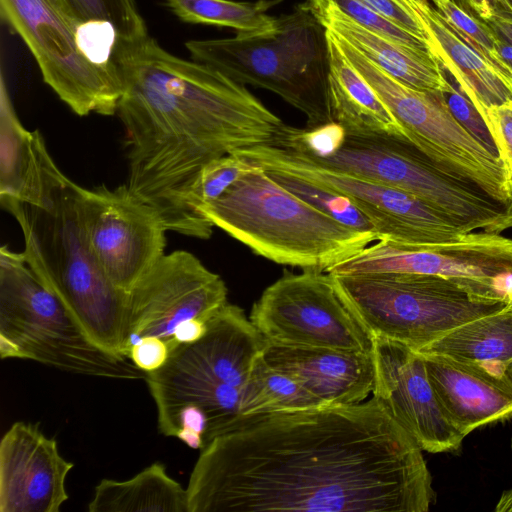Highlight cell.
<instances>
[{
  "mask_svg": "<svg viewBox=\"0 0 512 512\" xmlns=\"http://www.w3.org/2000/svg\"><path fill=\"white\" fill-rule=\"evenodd\" d=\"M188 512H426L422 449L368 401L237 415L201 449Z\"/></svg>",
  "mask_w": 512,
  "mask_h": 512,
  "instance_id": "1",
  "label": "cell"
},
{
  "mask_svg": "<svg viewBox=\"0 0 512 512\" xmlns=\"http://www.w3.org/2000/svg\"><path fill=\"white\" fill-rule=\"evenodd\" d=\"M122 82L117 115L125 131L130 191L168 231L208 239L213 225L190 209V190L218 157L271 144L284 122L219 70L165 50L149 34L117 40Z\"/></svg>",
  "mask_w": 512,
  "mask_h": 512,
  "instance_id": "2",
  "label": "cell"
},
{
  "mask_svg": "<svg viewBox=\"0 0 512 512\" xmlns=\"http://www.w3.org/2000/svg\"><path fill=\"white\" fill-rule=\"evenodd\" d=\"M76 188L49 153L30 190L0 202L18 223L24 259L41 283L95 344L126 357L128 294L108 280L86 244Z\"/></svg>",
  "mask_w": 512,
  "mask_h": 512,
  "instance_id": "3",
  "label": "cell"
},
{
  "mask_svg": "<svg viewBox=\"0 0 512 512\" xmlns=\"http://www.w3.org/2000/svg\"><path fill=\"white\" fill-rule=\"evenodd\" d=\"M285 148L320 166L403 190L444 213L469 232L512 228V206L456 178L404 136L356 135L330 122L290 127Z\"/></svg>",
  "mask_w": 512,
  "mask_h": 512,
  "instance_id": "4",
  "label": "cell"
},
{
  "mask_svg": "<svg viewBox=\"0 0 512 512\" xmlns=\"http://www.w3.org/2000/svg\"><path fill=\"white\" fill-rule=\"evenodd\" d=\"M201 214L255 254L303 270L327 272L379 240L317 210L258 165Z\"/></svg>",
  "mask_w": 512,
  "mask_h": 512,
  "instance_id": "5",
  "label": "cell"
},
{
  "mask_svg": "<svg viewBox=\"0 0 512 512\" xmlns=\"http://www.w3.org/2000/svg\"><path fill=\"white\" fill-rule=\"evenodd\" d=\"M206 326L201 338L175 346L164 365L144 377L156 405L159 432L173 437L178 413L196 408L208 422L204 446L239 415L252 369L268 346L243 309L228 302Z\"/></svg>",
  "mask_w": 512,
  "mask_h": 512,
  "instance_id": "6",
  "label": "cell"
},
{
  "mask_svg": "<svg viewBox=\"0 0 512 512\" xmlns=\"http://www.w3.org/2000/svg\"><path fill=\"white\" fill-rule=\"evenodd\" d=\"M185 46L192 60L280 96L306 116L307 128L332 122L327 31L305 3L277 17L269 33L190 40Z\"/></svg>",
  "mask_w": 512,
  "mask_h": 512,
  "instance_id": "7",
  "label": "cell"
},
{
  "mask_svg": "<svg viewBox=\"0 0 512 512\" xmlns=\"http://www.w3.org/2000/svg\"><path fill=\"white\" fill-rule=\"evenodd\" d=\"M0 357L36 361L86 376L140 379L130 358L95 344L27 265L22 252L0 249Z\"/></svg>",
  "mask_w": 512,
  "mask_h": 512,
  "instance_id": "8",
  "label": "cell"
},
{
  "mask_svg": "<svg viewBox=\"0 0 512 512\" xmlns=\"http://www.w3.org/2000/svg\"><path fill=\"white\" fill-rule=\"evenodd\" d=\"M330 276L342 301L372 338L414 351L509 304L436 275L377 272Z\"/></svg>",
  "mask_w": 512,
  "mask_h": 512,
  "instance_id": "9",
  "label": "cell"
},
{
  "mask_svg": "<svg viewBox=\"0 0 512 512\" xmlns=\"http://www.w3.org/2000/svg\"><path fill=\"white\" fill-rule=\"evenodd\" d=\"M0 8L44 82L75 114H117L123 87L116 64L95 63L84 53L80 30L85 20L66 0H0Z\"/></svg>",
  "mask_w": 512,
  "mask_h": 512,
  "instance_id": "10",
  "label": "cell"
},
{
  "mask_svg": "<svg viewBox=\"0 0 512 512\" xmlns=\"http://www.w3.org/2000/svg\"><path fill=\"white\" fill-rule=\"evenodd\" d=\"M332 34L350 62L386 104L411 143L448 174L472 183L496 200L512 206L509 178L500 158L454 118L440 91L405 85Z\"/></svg>",
  "mask_w": 512,
  "mask_h": 512,
  "instance_id": "11",
  "label": "cell"
},
{
  "mask_svg": "<svg viewBox=\"0 0 512 512\" xmlns=\"http://www.w3.org/2000/svg\"><path fill=\"white\" fill-rule=\"evenodd\" d=\"M233 153L253 165L285 171L346 196L369 219L379 240L434 245L459 241L469 233L444 213L403 190L320 166L285 148L263 144Z\"/></svg>",
  "mask_w": 512,
  "mask_h": 512,
  "instance_id": "12",
  "label": "cell"
},
{
  "mask_svg": "<svg viewBox=\"0 0 512 512\" xmlns=\"http://www.w3.org/2000/svg\"><path fill=\"white\" fill-rule=\"evenodd\" d=\"M249 319L270 345L367 353L374 347L326 272L285 273L263 291Z\"/></svg>",
  "mask_w": 512,
  "mask_h": 512,
  "instance_id": "13",
  "label": "cell"
},
{
  "mask_svg": "<svg viewBox=\"0 0 512 512\" xmlns=\"http://www.w3.org/2000/svg\"><path fill=\"white\" fill-rule=\"evenodd\" d=\"M377 272L441 276L483 297L512 303V239L480 231L434 245L379 240L327 271L332 275Z\"/></svg>",
  "mask_w": 512,
  "mask_h": 512,
  "instance_id": "14",
  "label": "cell"
},
{
  "mask_svg": "<svg viewBox=\"0 0 512 512\" xmlns=\"http://www.w3.org/2000/svg\"><path fill=\"white\" fill-rule=\"evenodd\" d=\"M76 204L91 254L108 280L128 294L165 254L168 230L159 214L126 184H77Z\"/></svg>",
  "mask_w": 512,
  "mask_h": 512,
  "instance_id": "15",
  "label": "cell"
},
{
  "mask_svg": "<svg viewBox=\"0 0 512 512\" xmlns=\"http://www.w3.org/2000/svg\"><path fill=\"white\" fill-rule=\"evenodd\" d=\"M227 293L222 278L193 253H165L128 293L127 357L146 337L160 338L171 351L177 327L192 319L206 322L227 303Z\"/></svg>",
  "mask_w": 512,
  "mask_h": 512,
  "instance_id": "16",
  "label": "cell"
},
{
  "mask_svg": "<svg viewBox=\"0 0 512 512\" xmlns=\"http://www.w3.org/2000/svg\"><path fill=\"white\" fill-rule=\"evenodd\" d=\"M373 396L429 453L457 450L465 436L445 414L427 374L421 354L405 345L373 338Z\"/></svg>",
  "mask_w": 512,
  "mask_h": 512,
  "instance_id": "17",
  "label": "cell"
},
{
  "mask_svg": "<svg viewBox=\"0 0 512 512\" xmlns=\"http://www.w3.org/2000/svg\"><path fill=\"white\" fill-rule=\"evenodd\" d=\"M73 467L37 423H13L0 442V512H58Z\"/></svg>",
  "mask_w": 512,
  "mask_h": 512,
  "instance_id": "18",
  "label": "cell"
},
{
  "mask_svg": "<svg viewBox=\"0 0 512 512\" xmlns=\"http://www.w3.org/2000/svg\"><path fill=\"white\" fill-rule=\"evenodd\" d=\"M421 355L445 414L465 437L477 428L512 418V376L441 355Z\"/></svg>",
  "mask_w": 512,
  "mask_h": 512,
  "instance_id": "19",
  "label": "cell"
},
{
  "mask_svg": "<svg viewBox=\"0 0 512 512\" xmlns=\"http://www.w3.org/2000/svg\"><path fill=\"white\" fill-rule=\"evenodd\" d=\"M264 358L293 377L323 405L363 402L373 391V351L304 349L268 344Z\"/></svg>",
  "mask_w": 512,
  "mask_h": 512,
  "instance_id": "20",
  "label": "cell"
},
{
  "mask_svg": "<svg viewBox=\"0 0 512 512\" xmlns=\"http://www.w3.org/2000/svg\"><path fill=\"white\" fill-rule=\"evenodd\" d=\"M411 5L430 53L481 116L486 108L512 100V83L469 46L428 0H411Z\"/></svg>",
  "mask_w": 512,
  "mask_h": 512,
  "instance_id": "21",
  "label": "cell"
},
{
  "mask_svg": "<svg viewBox=\"0 0 512 512\" xmlns=\"http://www.w3.org/2000/svg\"><path fill=\"white\" fill-rule=\"evenodd\" d=\"M310 11L327 30L405 85L440 92L446 86L445 73L429 51L370 31L335 10L320 8Z\"/></svg>",
  "mask_w": 512,
  "mask_h": 512,
  "instance_id": "22",
  "label": "cell"
},
{
  "mask_svg": "<svg viewBox=\"0 0 512 512\" xmlns=\"http://www.w3.org/2000/svg\"><path fill=\"white\" fill-rule=\"evenodd\" d=\"M327 31L328 90L332 122L350 134L405 136L386 104Z\"/></svg>",
  "mask_w": 512,
  "mask_h": 512,
  "instance_id": "23",
  "label": "cell"
},
{
  "mask_svg": "<svg viewBox=\"0 0 512 512\" xmlns=\"http://www.w3.org/2000/svg\"><path fill=\"white\" fill-rule=\"evenodd\" d=\"M416 352L512 376V303L450 330Z\"/></svg>",
  "mask_w": 512,
  "mask_h": 512,
  "instance_id": "24",
  "label": "cell"
},
{
  "mask_svg": "<svg viewBox=\"0 0 512 512\" xmlns=\"http://www.w3.org/2000/svg\"><path fill=\"white\" fill-rule=\"evenodd\" d=\"M89 512H188L187 490L156 462L128 480H101Z\"/></svg>",
  "mask_w": 512,
  "mask_h": 512,
  "instance_id": "25",
  "label": "cell"
},
{
  "mask_svg": "<svg viewBox=\"0 0 512 512\" xmlns=\"http://www.w3.org/2000/svg\"><path fill=\"white\" fill-rule=\"evenodd\" d=\"M282 0H165L167 8L181 21L228 27L240 36H256L276 28L277 17L268 11Z\"/></svg>",
  "mask_w": 512,
  "mask_h": 512,
  "instance_id": "26",
  "label": "cell"
},
{
  "mask_svg": "<svg viewBox=\"0 0 512 512\" xmlns=\"http://www.w3.org/2000/svg\"><path fill=\"white\" fill-rule=\"evenodd\" d=\"M323 406L293 377L269 365L264 355L250 374L239 415Z\"/></svg>",
  "mask_w": 512,
  "mask_h": 512,
  "instance_id": "27",
  "label": "cell"
},
{
  "mask_svg": "<svg viewBox=\"0 0 512 512\" xmlns=\"http://www.w3.org/2000/svg\"><path fill=\"white\" fill-rule=\"evenodd\" d=\"M265 170L277 183L317 210L354 230L378 236L369 219L346 196L285 171Z\"/></svg>",
  "mask_w": 512,
  "mask_h": 512,
  "instance_id": "28",
  "label": "cell"
},
{
  "mask_svg": "<svg viewBox=\"0 0 512 512\" xmlns=\"http://www.w3.org/2000/svg\"><path fill=\"white\" fill-rule=\"evenodd\" d=\"M434 6L449 26L469 46L512 83V71L503 61L498 49L499 37L487 23L468 12L454 0H441Z\"/></svg>",
  "mask_w": 512,
  "mask_h": 512,
  "instance_id": "29",
  "label": "cell"
},
{
  "mask_svg": "<svg viewBox=\"0 0 512 512\" xmlns=\"http://www.w3.org/2000/svg\"><path fill=\"white\" fill-rule=\"evenodd\" d=\"M253 166L246 159L234 153L218 157L207 163L198 174L190 190L188 204L191 211L199 218L205 219L201 214L202 208L219 199Z\"/></svg>",
  "mask_w": 512,
  "mask_h": 512,
  "instance_id": "30",
  "label": "cell"
},
{
  "mask_svg": "<svg viewBox=\"0 0 512 512\" xmlns=\"http://www.w3.org/2000/svg\"><path fill=\"white\" fill-rule=\"evenodd\" d=\"M85 21L110 22L117 40H134L148 34L135 0H66Z\"/></svg>",
  "mask_w": 512,
  "mask_h": 512,
  "instance_id": "31",
  "label": "cell"
},
{
  "mask_svg": "<svg viewBox=\"0 0 512 512\" xmlns=\"http://www.w3.org/2000/svg\"><path fill=\"white\" fill-rule=\"evenodd\" d=\"M305 4L310 9L329 8L335 10L370 31L429 51V47L423 39L390 22L362 0H306Z\"/></svg>",
  "mask_w": 512,
  "mask_h": 512,
  "instance_id": "32",
  "label": "cell"
},
{
  "mask_svg": "<svg viewBox=\"0 0 512 512\" xmlns=\"http://www.w3.org/2000/svg\"><path fill=\"white\" fill-rule=\"evenodd\" d=\"M444 71V70H443ZM447 83L441 91L454 118L487 150L498 156L490 131L479 111L444 71ZM499 157V156H498Z\"/></svg>",
  "mask_w": 512,
  "mask_h": 512,
  "instance_id": "33",
  "label": "cell"
},
{
  "mask_svg": "<svg viewBox=\"0 0 512 512\" xmlns=\"http://www.w3.org/2000/svg\"><path fill=\"white\" fill-rule=\"evenodd\" d=\"M482 117L510 180L512 176V100L486 108Z\"/></svg>",
  "mask_w": 512,
  "mask_h": 512,
  "instance_id": "34",
  "label": "cell"
},
{
  "mask_svg": "<svg viewBox=\"0 0 512 512\" xmlns=\"http://www.w3.org/2000/svg\"><path fill=\"white\" fill-rule=\"evenodd\" d=\"M384 18L423 39L422 26L413 10L411 0H362ZM427 43V42H426ZM428 45V44H427Z\"/></svg>",
  "mask_w": 512,
  "mask_h": 512,
  "instance_id": "35",
  "label": "cell"
},
{
  "mask_svg": "<svg viewBox=\"0 0 512 512\" xmlns=\"http://www.w3.org/2000/svg\"><path fill=\"white\" fill-rule=\"evenodd\" d=\"M168 345L158 337H146L135 343L129 358L142 371L151 372L164 365L169 356Z\"/></svg>",
  "mask_w": 512,
  "mask_h": 512,
  "instance_id": "36",
  "label": "cell"
},
{
  "mask_svg": "<svg viewBox=\"0 0 512 512\" xmlns=\"http://www.w3.org/2000/svg\"><path fill=\"white\" fill-rule=\"evenodd\" d=\"M457 3L487 24L495 20L512 21V8L506 0H458Z\"/></svg>",
  "mask_w": 512,
  "mask_h": 512,
  "instance_id": "37",
  "label": "cell"
},
{
  "mask_svg": "<svg viewBox=\"0 0 512 512\" xmlns=\"http://www.w3.org/2000/svg\"><path fill=\"white\" fill-rule=\"evenodd\" d=\"M206 328V322L200 319L187 320L181 323L174 333L176 346L180 343H190L198 340L204 335Z\"/></svg>",
  "mask_w": 512,
  "mask_h": 512,
  "instance_id": "38",
  "label": "cell"
},
{
  "mask_svg": "<svg viewBox=\"0 0 512 512\" xmlns=\"http://www.w3.org/2000/svg\"><path fill=\"white\" fill-rule=\"evenodd\" d=\"M488 25L499 38L512 44V21L495 20Z\"/></svg>",
  "mask_w": 512,
  "mask_h": 512,
  "instance_id": "39",
  "label": "cell"
},
{
  "mask_svg": "<svg viewBox=\"0 0 512 512\" xmlns=\"http://www.w3.org/2000/svg\"><path fill=\"white\" fill-rule=\"evenodd\" d=\"M498 49L503 61L508 65L512 71V44L499 38Z\"/></svg>",
  "mask_w": 512,
  "mask_h": 512,
  "instance_id": "40",
  "label": "cell"
},
{
  "mask_svg": "<svg viewBox=\"0 0 512 512\" xmlns=\"http://www.w3.org/2000/svg\"><path fill=\"white\" fill-rule=\"evenodd\" d=\"M497 512H512V488L505 491L496 506Z\"/></svg>",
  "mask_w": 512,
  "mask_h": 512,
  "instance_id": "41",
  "label": "cell"
},
{
  "mask_svg": "<svg viewBox=\"0 0 512 512\" xmlns=\"http://www.w3.org/2000/svg\"><path fill=\"white\" fill-rule=\"evenodd\" d=\"M509 194H510V201L512 204V176L510 177V180H509Z\"/></svg>",
  "mask_w": 512,
  "mask_h": 512,
  "instance_id": "42",
  "label": "cell"
},
{
  "mask_svg": "<svg viewBox=\"0 0 512 512\" xmlns=\"http://www.w3.org/2000/svg\"><path fill=\"white\" fill-rule=\"evenodd\" d=\"M506 2L509 4V6L512 8V0H506Z\"/></svg>",
  "mask_w": 512,
  "mask_h": 512,
  "instance_id": "43",
  "label": "cell"
},
{
  "mask_svg": "<svg viewBox=\"0 0 512 512\" xmlns=\"http://www.w3.org/2000/svg\"><path fill=\"white\" fill-rule=\"evenodd\" d=\"M432 1L433 4H436L437 2L441 1V0H430Z\"/></svg>",
  "mask_w": 512,
  "mask_h": 512,
  "instance_id": "44",
  "label": "cell"
}]
</instances>
